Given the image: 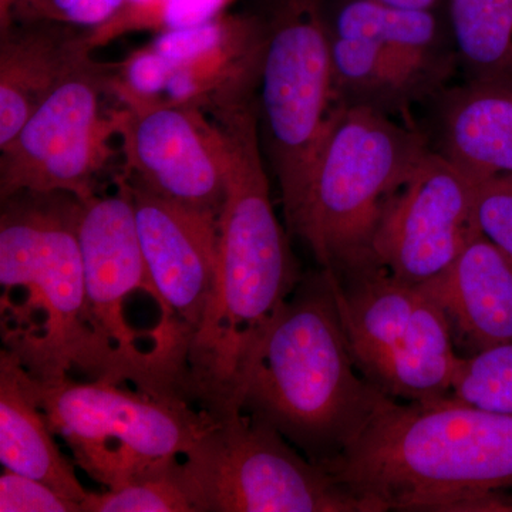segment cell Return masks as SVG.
<instances>
[{"instance_id":"5bb4252c","label":"cell","mask_w":512,"mask_h":512,"mask_svg":"<svg viewBox=\"0 0 512 512\" xmlns=\"http://www.w3.org/2000/svg\"><path fill=\"white\" fill-rule=\"evenodd\" d=\"M148 43L173 67L164 103L215 114L256 101L265 19L225 12L201 25L156 33Z\"/></svg>"},{"instance_id":"4316f807","label":"cell","mask_w":512,"mask_h":512,"mask_svg":"<svg viewBox=\"0 0 512 512\" xmlns=\"http://www.w3.org/2000/svg\"><path fill=\"white\" fill-rule=\"evenodd\" d=\"M232 2L234 0H158L157 5L138 20L134 32L160 33L201 25L227 12Z\"/></svg>"},{"instance_id":"e0dca14e","label":"cell","mask_w":512,"mask_h":512,"mask_svg":"<svg viewBox=\"0 0 512 512\" xmlns=\"http://www.w3.org/2000/svg\"><path fill=\"white\" fill-rule=\"evenodd\" d=\"M86 32L52 22H13L0 32V148L92 57Z\"/></svg>"},{"instance_id":"ffe728a7","label":"cell","mask_w":512,"mask_h":512,"mask_svg":"<svg viewBox=\"0 0 512 512\" xmlns=\"http://www.w3.org/2000/svg\"><path fill=\"white\" fill-rule=\"evenodd\" d=\"M333 36L362 40L429 74L441 84L458 63L431 9L403 8L380 0H349L330 20Z\"/></svg>"},{"instance_id":"30bf717a","label":"cell","mask_w":512,"mask_h":512,"mask_svg":"<svg viewBox=\"0 0 512 512\" xmlns=\"http://www.w3.org/2000/svg\"><path fill=\"white\" fill-rule=\"evenodd\" d=\"M79 239L90 323L119 363L127 384L185 400L183 366L138 322L143 301L168 305L148 275L123 175H117L113 194L82 201Z\"/></svg>"},{"instance_id":"484cf974","label":"cell","mask_w":512,"mask_h":512,"mask_svg":"<svg viewBox=\"0 0 512 512\" xmlns=\"http://www.w3.org/2000/svg\"><path fill=\"white\" fill-rule=\"evenodd\" d=\"M0 511L82 512V505L63 497L42 481L5 468L0 476Z\"/></svg>"},{"instance_id":"52a82bcc","label":"cell","mask_w":512,"mask_h":512,"mask_svg":"<svg viewBox=\"0 0 512 512\" xmlns=\"http://www.w3.org/2000/svg\"><path fill=\"white\" fill-rule=\"evenodd\" d=\"M265 23L256 114L286 220L298 208L345 106L333 74L326 0H274Z\"/></svg>"},{"instance_id":"4fadbf2b","label":"cell","mask_w":512,"mask_h":512,"mask_svg":"<svg viewBox=\"0 0 512 512\" xmlns=\"http://www.w3.org/2000/svg\"><path fill=\"white\" fill-rule=\"evenodd\" d=\"M478 185L429 148L387 205L372 258L407 284L436 278L480 235Z\"/></svg>"},{"instance_id":"2e32d148","label":"cell","mask_w":512,"mask_h":512,"mask_svg":"<svg viewBox=\"0 0 512 512\" xmlns=\"http://www.w3.org/2000/svg\"><path fill=\"white\" fill-rule=\"evenodd\" d=\"M420 286L446 316L461 357L512 343V259L484 235Z\"/></svg>"},{"instance_id":"5b68a950","label":"cell","mask_w":512,"mask_h":512,"mask_svg":"<svg viewBox=\"0 0 512 512\" xmlns=\"http://www.w3.org/2000/svg\"><path fill=\"white\" fill-rule=\"evenodd\" d=\"M427 151L416 128L366 107H345L286 231L330 274L369 261L387 205Z\"/></svg>"},{"instance_id":"8fae6325","label":"cell","mask_w":512,"mask_h":512,"mask_svg":"<svg viewBox=\"0 0 512 512\" xmlns=\"http://www.w3.org/2000/svg\"><path fill=\"white\" fill-rule=\"evenodd\" d=\"M113 63L90 57L50 94L0 148V200L22 191L97 194V180L113 156L117 106L110 89Z\"/></svg>"},{"instance_id":"ba28073f","label":"cell","mask_w":512,"mask_h":512,"mask_svg":"<svg viewBox=\"0 0 512 512\" xmlns=\"http://www.w3.org/2000/svg\"><path fill=\"white\" fill-rule=\"evenodd\" d=\"M326 274L353 360L366 380L397 402L450 396L463 357L429 293L400 281L373 258Z\"/></svg>"},{"instance_id":"cb8c5ba5","label":"cell","mask_w":512,"mask_h":512,"mask_svg":"<svg viewBox=\"0 0 512 512\" xmlns=\"http://www.w3.org/2000/svg\"><path fill=\"white\" fill-rule=\"evenodd\" d=\"M175 466L104 493H89L80 504L82 512H197Z\"/></svg>"},{"instance_id":"9a60e30c","label":"cell","mask_w":512,"mask_h":512,"mask_svg":"<svg viewBox=\"0 0 512 512\" xmlns=\"http://www.w3.org/2000/svg\"><path fill=\"white\" fill-rule=\"evenodd\" d=\"M124 180L148 275L192 340L214 292L220 217L174 204Z\"/></svg>"},{"instance_id":"ac0fdd59","label":"cell","mask_w":512,"mask_h":512,"mask_svg":"<svg viewBox=\"0 0 512 512\" xmlns=\"http://www.w3.org/2000/svg\"><path fill=\"white\" fill-rule=\"evenodd\" d=\"M441 106L437 153L478 184L512 174V82L468 79Z\"/></svg>"},{"instance_id":"44dd1931","label":"cell","mask_w":512,"mask_h":512,"mask_svg":"<svg viewBox=\"0 0 512 512\" xmlns=\"http://www.w3.org/2000/svg\"><path fill=\"white\" fill-rule=\"evenodd\" d=\"M332 63L345 107L394 116L443 87L429 74L362 40L332 35Z\"/></svg>"},{"instance_id":"8992f818","label":"cell","mask_w":512,"mask_h":512,"mask_svg":"<svg viewBox=\"0 0 512 512\" xmlns=\"http://www.w3.org/2000/svg\"><path fill=\"white\" fill-rule=\"evenodd\" d=\"M19 379L84 473L106 488L158 476L183 460L214 417L177 397L110 380Z\"/></svg>"},{"instance_id":"277c9868","label":"cell","mask_w":512,"mask_h":512,"mask_svg":"<svg viewBox=\"0 0 512 512\" xmlns=\"http://www.w3.org/2000/svg\"><path fill=\"white\" fill-rule=\"evenodd\" d=\"M387 399L357 369L328 274L303 275L255 350L242 412L326 468L365 433Z\"/></svg>"},{"instance_id":"7c38bea8","label":"cell","mask_w":512,"mask_h":512,"mask_svg":"<svg viewBox=\"0 0 512 512\" xmlns=\"http://www.w3.org/2000/svg\"><path fill=\"white\" fill-rule=\"evenodd\" d=\"M117 140L130 183L220 217L227 198V147L210 114L167 103L140 109L117 104Z\"/></svg>"},{"instance_id":"3957f363","label":"cell","mask_w":512,"mask_h":512,"mask_svg":"<svg viewBox=\"0 0 512 512\" xmlns=\"http://www.w3.org/2000/svg\"><path fill=\"white\" fill-rule=\"evenodd\" d=\"M82 200L22 191L0 212V335L33 379L73 373L127 384L87 312L79 220Z\"/></svg>"},{"instance_id":"7a4b0ae2","label":"cell","mask_w":512,"mask_h":512,"mask_svg":"<svg viewBox=\"0 0 512 512\" xmlns=\"http://www.w3.org/2000/svg\"><path fill=\"white\" fill-rule=\"evenodd\" d=\"M325 470L373 512L512 511V414L387 399Z\"/></svg>"},{"instance_id":"603a6c76","label":"cell","mask_w":512,"mask_h":512,"mask_svg":"<svg viewBox=\"0 0 512 512\" xmlns=\"http://www.w3.org/2000/svg\"><path fill=\"white\" fill-rule=\"evenodd\" d=\"M450 396L480 409L512 414V343L463 357Z\"/></svg>"},{"instance_id":"7402d4cb","label":"cell","mask_w":512,"mask_h":512,"mask_svg":"<svg viewBox=\"0 0 512 512\" xmlns=\"http://www.w3.org/2000/svg\"><path fill=\"white\" fill-rule=\"evenodd\" d=\"M451 40L468 79L512 82V0H448Z\"/></svg>"},{"instance_id":"f546056e","label":"cell","mask_w":512,"mask_h":512,"mask_svg":"<svg viewBox=\"0 0 512 512\" xmlns=\"http://www.w3.org/2000/svg\"><path fill=\"white\" fill-rule=\"evenodd\" d=\"M15 3L16 0H0V32L9 28L10 16H12V9Z\"/></svg>"},{"instance_id":"6da1fadb","label":"cell","mask_w":512,"mask_h":512,"mask_svg":"<svg viewBox=\"0 0 512 512\" xmlns=\"http://www.w3.org/2000/svg\"><path fill=\"white\" fill-rule=\"evenodd\" d=\"M255 106L214 117L227 147V198L214 292L184 382L185 400L214 419L242 412L255 350L305 275L272 204Z\"/></svg>"},{"instance_id":"83f0119b","label":"cell","mask_w":512,"mask_h":512,"mask_svg":"<svg viewBox=\"0 0 512 512\" xmlns=\"http://www.w3.org/2000/svg\"><path fill=\"white\" fill-rule=\"evenodd\" d=\"M77 3L79 0H16L10 25L13 22H52L67 25L70 13Z\"/></svg>"},{"instance_id":"d6986e66","label":"cell","mask_w":512,"mask_h":512,"mask_svg":"<svg viewBox=\"0 0 512 512\" xmlns=\"http://www.w3.org/2000/svg\"><path fill=\"white\" fill-rule=\"evenodd\" d=\"M56 434L19 379V362L0 350V461L6 470L42 481L82 504L89 491L74 473Z\"/></svg>"},{"instance_id":"f1b7e54d","label":"cell","mask_w":512,"mask_h":512,"mask_svg":"<svg viewBox=\"0 0 512 512\" xmlns=\"http://www.w3.org/2000/svg\"><path fill=\"white\" fill-rule=\"evenodd\" d=\"M390 5L403 6V8L433 9L439 0H380Z\"/></svg>"},{"instance_id":"d4e9b609","label":"cell","mask_w":512,"mask_h":512,"mask_svg":"<svg viewBox=\"0 0 512 512\" xmlns=\"http://www.w3.org/2000/svg\"><path fill=\"white\" fill-rule=\"evenodd\" d=\"M476 215L480 234L512 259V174L478 185Z\"/></svg>"},{"instance_id":"9c48e42d","label":"cell","mask_w":512,"mask_h":512,"mask_svg":"<svg viewBox=\"0 0 512 512\" xmlns=\"http://www.w3.org/2000/svg\"><path fill=\"white\" fill-rule=\"evenodd\" d=\"M175 473L197 512H373L274 427L244 412L212 421Z\"/></svg>"}]
</instances>
